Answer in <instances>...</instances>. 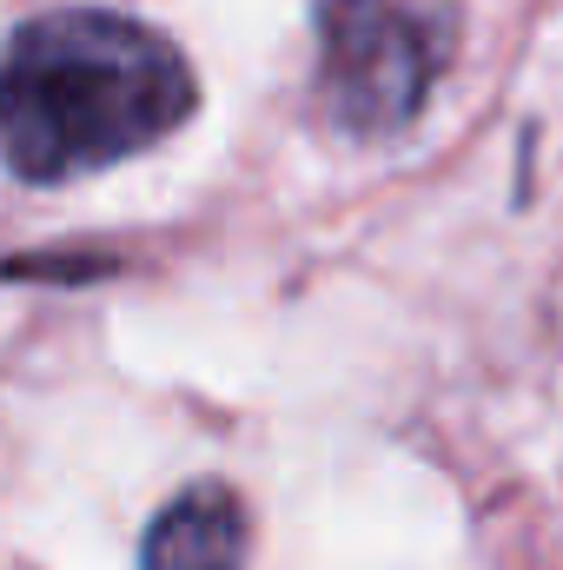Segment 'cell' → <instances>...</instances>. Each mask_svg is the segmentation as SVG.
<instances>
[{
    "mask_svg": "<svg viewBox=\"0 0 563 570\" xmlns=\"http://www.w3.org/2000/svg\"><path fill=\"white\" fill-rule=\"evenodd\" d=\"M457 40L451 0H318V94L358 140L405 134Z\"/></svg>",
    "mask_w": 563,
    "mask_h": 570,
    "instance_id": "obj_2",
    "label": "cell"
},
{
    "mask_svg": "<svg viewBox=\"0 0 563 570\" xmlns=\"http://www.w3.org/2000/svg\"><path fill=\"white\" fill-rule=\"evenodd\" d=\"M146 570H246V511L219 478L186 484L146 531Z\"/></svg>",
    "mask_w": 563,
    "mask_h": 570,
    "instance_id": "obj_3",
    "label": "cell"
},
{
    "mask_svg": "<svg viewBox=\"0 0 563 570\" xmlns=\"http://www.w3.org/2000/svg\"><path fill=\"white\" fill-rule=\"evenodd\" d=\"M199 107L186 53L113 7H67L0 47V159L27 186H60L159 146Z\"/></svg>",
    "mask_w": 563,
    "mask_h": 570,
    "instance_id": "obj_1",
    "label": "cell"
}]
</instances>
